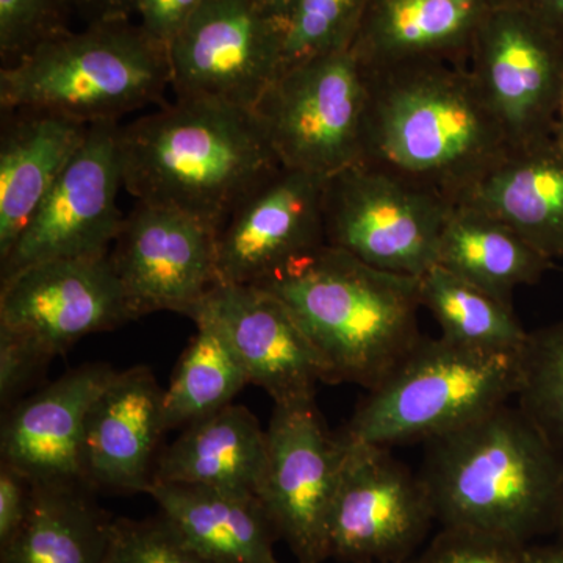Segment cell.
<instances>
[{
	"mask_svg": "<svg viewBox=\"0 0 563 563\" xmlns=\"http://www.w3.org/2000/svg\"><path fill=\"white\" fill-rule=\"evenodd\" d=\"M122 185L136 202L169 207L218 232L280 168L252 109L176 98L121 125Z\"/></svg>",
	"mask_w": 563,
	"mask_h": 563,
	"instance_id": "obj_1",
	"label": "cell"
},
{
	"mask_svg": "<svg viewBox=\"0 0 563 563\" xmlns=\"http://www.w3.org/2000/svg\"><path fill=\"white\" fill-rule=\"evenodd\" d=\"M365 74L362 162L455 203L512 150L470 68L428 62Z\"/></svg>",
	"mask_w": 563,
	"mask_h": 563,
	"instance_id": "obj_2",
	"label": "cell"
},
{
	"mask_svg": "<svg viewBox=\"0 0 563 563\" xmlns=\"http://www.w3.org/2000/svg\"><path fill=\"white\" fill-rule=\"evenodd\" d=\"M255 287L287 306L324 362L329 384L373 390L422 340L420 277L374 268L329 244Z\"/></svg>",
	"mask_w": 563,
	"mask_h": 563,
	"instance_id": "obj_3",
	"label": "cell"
},
{
	"mask_svg": "<svg viewBox=\"0 0 563 563\" xmlns=\"http://www.w3.org/2000/svg\"><path fill=\"white\" fill-rule=\"evenodd\" d=\"M563 457L509 402L428 442L420 474L442 528L514 542L553 528Z\"/></svg>",
	"mask_w": 563,
	"mask_h": 563,
	"instance_id": "obj_4",
	"label": "cell"
},
{
	"mask_svg": "<svg viewBox=\"0 0 563 563\" xmlns=\"http://www.w3.org/2000/svg\"><path fill=\"white\" fill-rule=\"evenodd\" d=\"M169 49L131 20L65 31L0 70L2 110H40L85 122H120L165 106Z\"/></svg>",
	"mask_w": 563,
	"mask_h": 563,
	"instance_id": "obj_5",
	"label": "cell"
},
{
	"mask_svg": "<svg viewBox=\"0 0 563 563\" xmlns=\"http://www.w3.org/2000/svg\"><path fill=\"white\" fill-rule=\"evenodd\" d=\"M520 354L422 336L363 398L342 433L351 442L390 448L457 431L515 398Z\"/></svg>",
	"mask_w": 563,
	"mask_h": 563,
	"instance_id": "obj_6",
	"label": "cell"
},
{
	"mask_svg": "<svg viewBox=\"0 0 563 563\" xmlns=\"http://www.w3.org/2000/svg\"><path fill=\"white\" fill-rule=\"evenodd\" d=\"M451 207L439 192L358 162L325 179V244L374 268L421 277L439 262Z\"/></svg>",
	"mask_w": 563,
	"mask_h": 563,
	"instance_id": "obj_7",
	"label": "cell"
},
{
	"mask_svg": "<svg viewBox=\"0 0 563 563\" xmlns=\"http://www.w3.org/2000/svg\"><path fill=\"white\" fill-rule=\"evenodd\" d=\"M366 74L350 49L282 70L255 106L284 168L329 177L362 162Z\"/></svg>",
	"mask_w": 563,
	"mask_h": 563,
	"instance_id": "obj_8",
	"label": "cell"
},
{
	"mask_svg": "<svg viewBox=\"0 0 563 563\" xmlns=\"http://www.w3.org/2000/svg\"><path fill=\"white\" fill-rule=\"evenodd\" d=\"M470 70L510 147L553 136L563 90V40L521 0H498L485 18Z\"/></svg>",
	"mask_w": 563,
	"mask_h": 563,
	"instance_id": "obj_9",
	"label": "cell"
},
{
	"mask_svg": "<svg viewBox=\"0 0 563 563\" xmlns=\"http://www.w3.org/2000/svg\"><path fill=\"white\" fill-rule=\"evenodd\" d=\"M258 499L298 563L329 559V521L347 442L332 433L314 399L274 406Z\"/></svg>",
	"mask_w": 563,
	"mask_h": 563,
	"instance_id": "obj_10",
	"label": "cell"
},
{
	"mask_svg": "<svg viewBox=\"0 0 563 563\" xmlns=\"http://www.w3.org/2000/svg\"><path fill=\"white\" fill-rule=\"evenodd\" d=\"M285 22L258 0H202L169 47L176 98L255 109L284 68Z\"/></svg>",
	"mask_w": 563,
	"mask_h": 563,
	"instance_id": "obj_11",
	"label": "cell"
},
{
	"mask_svg": "<svg viewBox=\"0 0 563 563\" xmlns=\"http://www.w3.org/2000/svg\"><path fill=\"white\" fill-rule=\"evenodd\" d=\"M120 122L90 125L79 152L41 202L10 254L0 279L51 261L106 257L121 231Z\"/></svg>",
	"mask_w": 563,
	"mask_h": 563,
	"instance_id": "obj_12",
	"label": "cell"
},
{
	"mask_svg": "<svg viewBox=\"0 0 563 563\" xmlns=\"http://www.w3.org/2000/svg\"><path fill=\"white\" fill-rule=\"evenodd\" d=\"M344 440L346 459L329 521V558L404 563L435 521L426 485L388 448Z\"/></svg>",
	"mask_w": 563,
	"mask_h": 563,
	"instance_id": "obj_13",
	"label": "cell"
},
{
	"mask_svg": "<svg viewBox=\"0 0 563 563\" xmlns=\"http://www.w3.org/2000/svg\"><path fill=\"white\" fill-rule=\"evenodd\" d=\"M109 255L135 320L155 312L191 318L218 285L217 232L169 207L136 202Z\"/></svg>",
	"mask_w": 563,
	"mask_h": 563,
	"instance_id": "obj_14",
	"label": "cell"
},
{
	"mask_svg": "<svg viewBox=\"0 0 563 563\" xmlns=\"http://www.w3.org/2000/svg\"><path fill=\"white\" fill-rule=\"evenodd\" d=\"M132 320L110 255L38 263L0 285V325L35 340L52 357Z\"/></svg>",
	"mask_w": 563,
	"mask_h": 563,
	"instance_id": "obj_15",
	"label": "cell"
},
{
	"mask_svg": "<svg viewBox=\"0 0 563 563\" xmlns=\"http://www.w3.org/2000/svg\"><path fill=\"white\" fill-rule=\"evenodd\" d=\"M213 325L274 406L309 401L328 368L299 322L280 299L255 285L218 284L191 314Z\"/></svg>",
	"mask_w": 563,
	"mask_h": 563,
	"instance_id": "obj_16",
	"label": "cell"
},
{
	"mask_svg": "<svg viewBox=\"0 0 563 563\" xmlns=\"http://www.w3.org/2000/svg\"><path fill=\"white\" fill-rule=\"evenodd\" d=\"M324 185L284 166L258 185L218 232V284H258L324 246Z\"/></svg>",
	"mask_w": 563,
	"mask_h": 563,
	"instance_id": "obj_17",
	"label": "cell"
},
{
	"mask_svg": "<svg viewBox=\"0 0 563 563\" xmlns=\"http://www.w3.org/2000/svg\"><path fill=\"white\" fill-rule=\"evenodd\" d=\"M163 395L147 366L114 374L85 422L81 483L92 492L150 493L166 432Z\"/></svg>",
	"mask_w": 563,
	"mask_h": 563,
	"instance_id": "obj_18",
	"label": "cell"
},
{
	"mask_svg": "<svg viewBox=\"0 0 563 563\" xmlns=\"http://www.w3.org/2000/svg\"><path fill=\"white\" fill-rule=\"evenodd\" d=\"M114 372L103 363L79 366L10 407L2 422V462L31 484L81 483L85 422Z\"/></svg>",
	"mask_w": 563,
	"mask_h": 563,
	"instance_id": "obj_19",
	"label": "cell"
},
{
	"mask_svg": "<svg viewBox=\"0 0 563 563\" xmlns=\"http://www.w3.org/2000/svg\"><path fill=\"white\" fill-rule=\"evenodd\" d=\"M498 0H365L350 46L365 73L413 65L465 66Z\"/></svg>",
	"mask_w": 563,
	"mask_h": 563,
	"instance_id": "obj_20",
	"label": "cell"
},
{
	"mask_svg": "<svg viewBox=\"0 0 563 563\" xmlns=\"http://www.w3.org/2000/svg\"><path fill=\"white\" fill-rule=\"evenodd\" d=\"M90 124L40 110H2L0 261L79 152Z\"/></svg>",
	"mask_w": 563,
	"mask_h": 563,
	"instance_id": "obj_21",
	"label": "cell"
},
{
	"mask_svg": "<svg viewBox=\"0 0 563 563\" xmlns=\"http://www.w3.org/2000/svg\"><path fill=\"white\" fill-rule=\"evenodd\" d=\"M455 203L490 211L550 261H563V147L553 136L510 150Z\"/></svg>",
	"mask_w": 563,
	"mask_h": 563,
	"instance_id": "obj_22",
	"label": "cell"
},
{
	"mask_svg": "<svg viewBox=\"0 0 563 563\" xmlns=\"http://www.w3.org/2000/svg\"><path fill=\"white\" fill-rule=\"evenodd\" d=\"M147 495L207 561L279 563L274 555V540L279 537L258 496L173 483H154Z\"/></svg>",
	"mask_w": 563,
	"mask_h": 563,
	"instance_id": "obj_23",
	"label": "cell"
},
{
	"mask_svg": "<svg viewBox=\"0 0 563 563\" xmlns=\"http://www.w3.org/2000/svg\"><path fill=\"white\" fill-rule=\"evenodd\" d=\"M268 439L247 407L231 406L191 422L157 459L154 483L202 485L258 495Z\"/></svg>",
	"mask_w": 563,
	"mask_h": 563,
	"instance_id": "obj_24",
	"label": "cell"
},
{
	"mask_svg": "<svg viewBox=\"0 0 563 563\" xmlns=\"http://www.w3.org/2000/svg\"><path fill=\"white\" fill-rule=\"evenodd\" d=\"M84 483L32 484L27 517L0 563H107L113 518Z\"/></svg>",
	"mask_w": 563,
	"mask_h": 563,
	"instance_id": "obj_25",
	"label": "cell"
},
{
	"mask_svg": "<svg viewBox=\"0 0 563 563\" xmlns=\"http://www.w3.org/2000/svg\"><path fill=\"white\" fill-rule=\"evenodd\" d=\"M437 265L512 302L517 288L536 285L554 262L490 211L453 203L440 236Z\"/></svg>",
	"mask_w": 563,
	"mask_h": 563,
	"instance_id": "obj_26",
	"label": "cell"
},
{
	"mask_svg": "<svg viewBox=\"0 0 563 563\" xmlns=\"http://www.w3.org/2000/svg\"><path fill=\"white\" fill-rule=\"evenodd\" d=\"M421 306L444 340L473 350L521 352L529 339L512 302L435 265L420 277Z\"/></svg>",
	"mask_w": 563,
	"mask_h": 563,
	"instance_id": "obj_27",
	"label": "cell"
},
{
	"mask_svg": "<svg viewBox=\"0 0 563 563\" xmlns=\"http://www.w3.org/2000/svg\"><path fill=\"white\" fill-rule=\"evenodd\" d=\"M198 332L181 354L172 384L163 395L165 431L190 426L231 406L232 399L250 385L221 333L199 321Z\"/></svg>",
	"mask_w": 563,
	"mask_h": 563,
	"instance_id": "obj_28",
	"label": "cell"
},
{
	"mask_svg": "<svg viewBox=\"0 0 563 563\" xmlns=\"http://www.w3.org/2000/svg\"><path fill=\"white\" fill-rule=\"evenodd\" d=\"M515 398L548 442L563 453V320L529 333Z\"/></svg>",
	"mask_w": 563,
	"mask_h": 563,
	"instance_id": "obj_29",
	"label": "cell"
},
{
	"mask_svg": "<svg viewBox=\"0 0 563 563\" xmlns=\"http://www.w3.org/2000/svg\"><path fill=\"white\" fill-rule=\"evenodd\" d=\"M365 0H296L285 22L284 68L350 49Z\"/></svg>",
	"mask_w": 563,
	"mask_h": 563,
	"instance_id": "obj_30",
	"label": "cell"
},
{
	"mask_svg": "<svg viewBox=\"0 0 563 563\" xmlns=\"http://www.w3.org/2000/svg\"><path fill=\"white\" fill-rule=\"evenodd\" d=\"M107 563H211L185 542L163 515L113 518Z\"/></svg>",
	"mask_w": 563,
	"mask_h": 563,
	"instance_id": "obj_31",
	"label": "cell"
},
{
	"mask_svg": "<svg viewBox=\"0 0 563 563\" xmlns=\"http://www.w3.org/2000/svg\"><path fill=\"white\" fill-rule=\"evenodd\" d=\"M70 0H0V57L3 66L24 57L43 41L68 31Z\"/></svg>",
	"mask_w": 563,
	"mask_h": 563,
	"instance_id": "obj_32",
	"label": "cell"
},
{
	"mask_svg": "<svg viewBox=\"0 0 563 563\" xmlns=\"http://www.w3.org/2000/svg\"><path fill=\"white\" fill-rule=\"evenodd\" d=\"M418 563H529L528 544L490 533L442 528Z\"/></svg>",
	"mask_w": 563,
	"mask_h": 563,
	"instance_id": "obj_33",
	"label": "cell"
},
{
	"mask_svg": "<svg viewBox=\"0 0 563 563\" xmlns=\"http://www.w3.org/2000/svg\"><path fill=\"white\" fill-rule=\"evenodd\" d=\"M49 352L24 333L0 325V402L14 406L52 361Z\"/></svg>",
	"mask_w": 563,
	"mask_h": 563,
	"instance_id": "obj_34",
	"label": "cell"
},
{
	"mask_svg": "<svg viewBox=\"0 0 563 563\" xmlns=\"http://www.w3.org/2000/svg\"><path fill=\"white\" fill-rule=\"evenodd\" d=\"M202 0H136V16L143 31L163 44L172 47Z\"/></svg>",
	"mask_w": 563,
	"mask_h": 563,
	"instance_id": "obj_35",
	"label": "cell"
},
{
	"mask_svg": "<svg viewBox=\"0 0 563 563\" xmlns=\"http://www.w3.org/2000/svg\"><path fill=\"white\" fill-rule=\"evenodd\" d=\"M32 484L13 466L2 462L0 465V548L20 531L29 504H31Z\"/></svg>",
	"mask_w": 563,
	"mask_h": 563,
	"instance_id": "obj_36",
	"label": "cell"
},
{
	"mask_svg": "<svg viewBox=\"0 0 563 563\" xmlns=\"http://www.w3.org/2000/svg\"><path fill=\"white\" fill-rule=\"evenodd\" d=\"M91 22L132 20L136 0H70Z\"/></svg>",
	"mask_w": 563,
	"mask_h": 563,
	"instance_id": "obj_37",
	"label": "cell"
},
{
	"mask_svg": "<svg viewBox=\"0 0 563 563\" xmlns=\"http://www.w3.org/2000/svg\"><path fill=\"white\" fill-rule=\"evenodd\" d=\"M563 40V0H521Z\"/></svg>",
	"mask_w": 563,
	"mask_h": 563,
	"instance_id": "obj_38",
	"label": "cell"
},
{
	"mask_svg": "<svg viewBox=\"0 0 563 563\" xmlns=\"http://www.w3.org/2000/svg\"><path fill=\"white\" fill-rule=\"evenodd\" d=\"M528 559L529 563H563V540L540 547L528 544Z\"/></svg>",
	"mask_w": 563,
	"mask_h": 563,
	"instance_id": "obj_39",
	"label": "cell"
},
{
	"mask_svg": "<svg viewBox=\"0 0 563 563\" xmlns=\"http://www.w3.org/2000/svg\"><path fill=\"white\" fill-rule=\"evenodd\" d=\"M258 2H261L269 13H273L274 16L287 22L288 14H290L296 0H258Z\"/></svg>",
	"mask_w": 563,
	"mask_h": 563,
	"instance_id": "obj_40",
	"label": "cell"
},
{
	"mask_svg": "<svg viewBox=\"0 0 563 563\" xmlns=\"http://www.w3.org/2000/svg\"><path fill=\"white\" fill-rule=\"evenodd\" d=\"M551 531L555 532L558 539L563 540V470L561 487H559L558 503H555L553 528H551Z\"/></svg>",
	"mask_w": 563,
	"mask_h": 563,
	"instance_id": "obj_41",
	"label": "cell"
},
{
	"mask_svg": "<svg viewBox=\"0 0 563 563\" xmlns=\"http://www.w3.org/2000/svg\"><path fill=\"white\" fill-rule=\"evenodd\" d=\"M553 139L559 146L563 147V90L559 98L558 109H555Z\"/></svg>",
	"mask_w": 563,
	"mask_h": 563,
	"instance_id": "obj_42",
	"label": "cell"
}]
</instances>
